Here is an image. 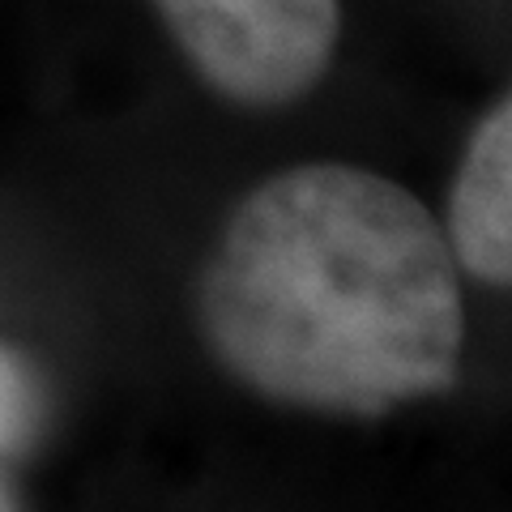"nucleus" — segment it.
<instances>
[{"label": "nucleus", "mask_w": 512, "mask_h": 512, "mask_svg": "<svg viewBox=\"0 0 512 512\" xmlns=\"http://www.w3.org/2000/svg\"><path fill=\"white\" fill-rule=\"evenodd\" d=\"M218 359L265 397L389 414L457 376L444 231L402 184L312 163L248 192L201 282Z\"/></svg>", "instance_id": "1"}, {"label": "nucleus", "mask_w": 512, "mask_h": 512, "mask_svg": "<svg viewBox=\"0 0 512 512\" xmlns=\"http://www.w3.org/2000/svg\"><path fill=\"white\" fill-rule=\"evenodd\" d=\"M39 427V384L18 355L0 346V453L22 448Z\"/></svg>", "instance_id": "4"}, {"label": "nucleus", "mask_w": 512, "mask_h": 512, "mask_svg": "<svg viewBox=\"0 0 512 512\" xmlns=\"http://www.w3.org/2000/svg\"><path fill=\"white\" fill-rule=\"evenodd\" d=\"M453 261L474 278L504 286L512 278V111L495 103L474 128L466 163L457 171L448 201Z\"/></svg>", "instance_id": "3"}, {"label": "nucleus", "mask_w": 512, "mask_h": 512, "mask_svg": "<svg viewBox=\"0 0 512 512\" xmlns=\"http://www.w3.org/2000/svg\"><path fill=\"white\" fill-rule=\"evenodd\" d=\"M0 512H13V504H9V495H5V487H0Z\"/></svg>", "instance_id": "5"}, {"label": "nucleus", "mask_w": 512, "mask_h": 512, "mask_svg": "<svg viewBox=\"0 0 512 512\" xmlns=\"http://www.w3.org/2000/svg\"><path fill=\"white\" fill-rule=\"evenodd\" d=\"M214 90L248 107L308 94L338 43V0H154Z\"/></svg>", "instance_id": "2"}]
</instances>
